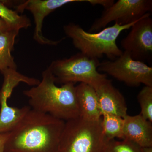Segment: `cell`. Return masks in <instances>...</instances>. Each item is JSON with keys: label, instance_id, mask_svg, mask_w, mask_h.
I'll return each instance as SVG.
<instances>
[{"label": "cell", "instance_id": "6da1fadb", "mask_svg": "<svg viewBox=\"0 0 152 152\" xmlns=\"http://www.w3.org/2000/svg\"><path fill=\"white\" fill-rule=\"evenodd\" d=\"M65 124L31 109L10 132L4 152H58Z\"/></svg>", "mask_w": 152, "mask_h": 152}, {"label": "cell", "instance_id": "7a4b0ae2", "mask_svg": "<svg viewBox=\"0 0 152 152\" xmlns=\"http://www.w3.org/2000/svg\"><path fill=\"white\" fill-rule=\"evenodd\" d=\"M23 94L28 98L31 109L36 111L65 122L80 116L75 84L58 86L48 68L42 73V81L39 84L25 90Z\"/></svg>", "mask_w": 152, "mask_h": 152}, {"label": "cell", "instance_id": "3957f363", "mask_svg": "<svg viewBox=\"0 0 152 152\" xmlns=\"http://www.w3.org/2000/svg\"><path fill=\"white\" fill-rule=\"evenodd\" d=\"M138 21L124 26L115 23L111 26L96 33L86 31L80 26L72 23L64 26V30L80 53L97 59L105 56L113 61L123 53L117 45L118 37L123 31L131 28Z\"/></svg>", "mask_w": 152, "mask_h": 152}, {"label": "cell", "instance_id": "277c9868", "mask_svg": "<svg viewBox=\"0 0 152 152\" xmlns=\"http://www.w3.org/2000/svg\"><path fill=\"white\" fill-rule=\"evenodd\" d=\"M107 142L102 118L90 121L79 117L65 122L58 152H104Z\"/></svg>", "mask_w": 152, "mask_h": 152}, {"label": "cell", "instance_id": "5b68a950", "mask_svg": "<svg viewBox=\"0 0 152 152\" xmlns=\"http://www.w3.org/2000/svg\"><path fill=\"white\" fill-rule=\"evenodd\" d=\"M99 63V59L79 53L68 58L53 61L48 69L53 75L56 84L80 82L96 89L108 80L107 75L98 71Z\"/></svg>", "mask_w": 152, "mask_h": 152}, {"label": "cell", "instance_id": "8992f818", "mask_svg": "<svg viewBox=\"0 0 152 152\" xmlns=\"http://www.w3.org/2000/svg\"><path fill=\"white\" fill-rule=\"evenodd\" d=\"M99 72L108 75L130 87H138L142 84L152 87V67L143 62L136 61L127 52L113 61L100 62Z\"/></svg>", "mask_w": 152, "mask_h": 152}, {"label": "cell", "instance_id": "52a82bcc", "mask_svg": "<svg viewBox=\"0 0 152 152\" xmlns=\"http://www.w3.org/2000/svg\"><path fill=\"white\" fill-rule=\"evenodd\" d=\"M152 10V0H118L104 9L100 18L93 23L88 32L99 31L112 22L121 26L132 23Z\"/></svg>", "mask_w": 152, "mask_h": 152}, {"label": "cell", "instance_id": "ba28073f", "mask_svg": "<svg viewBox=\"0 0 152 152\" xmlns=\"http://www.w3.org/2000/svg\"><path fill=\"white\" fill-rule=\"evenodd\" d=\"M124 51L133 59L145 63L152 58V19L151 13L136 22L121 43Z\"/></svg>", "mask_w": 152, "mask_h": 152}, {"label": "cell", "instance_id": "9c48e42d", "mask_svg": "<svg viewBox=\"0 0 152 152\" xmlns=\"http://www.w3.org/2000/svg\"><path fill=\"white\" fill-rule=\"evenodd\" d=\"M87 2L88 0H28L22 1L15 6L17 12L30 11L33 15L35 25L34 39L41 45H57L64 38L58 41H53L45 37L42 34L44 19L49 14L62 6L74 2Z\"/></svg>", "mask_w": 152, "mask_h": 152}, {"label": "cell", "instance_id": "30bf717a", "mask_svg": "<svg viewBox=\"0 0 152 152\" xmlns=\"http://www.w3.org/2000/svg\"><path fill=\"white\" fill-rule=\"evenodd\" d=\"M97 95L102 115H113L124 118L127 115V107L122 94L112 84L107 81L95 89Z\"/></svg>", "mask_w": 152, "mask_h": 152}, {"label": "cell", "instance_id": "8fae6325", "mask_svg": "<svg viewBox=\"0 0 152 152\" xmlns=\"http://www.w3.org/2000/svg\"><path fill=\"white\" fill-rule=\"evenodd\" d=\"M124 139L129 140L142 148L152 147V123L140 114L127 115L124 118Z\"/></svg>", "mask_w": 152, "mask_h": 152}, {"label": "cell", "instance_id": "7c38bea8", "mask_svg": "<svg viewBox=\"0 0 152 152\" xmlns=\"http://www.w3.org/2000/svg\"><path fill=\"white\" fill-rule=\"evenodd\" d=\"M80 116L90 121H99L102 115L96 91L89 85L80 83L76 86Z\"/></svg>", "mask_w": 152, "mask_h": 152}, {"label": "cell", "instance_id": "4fadbf2b", "mask_svg": "<svg viewBox=\"0 0 152 152\" xmlns=\"http://www.w3.org/2000/svg\"><path fill=\"white\" fill-rule=\"evenodd\" d=\"M0 134L10 132L31 109L29 106L19 108L8 104V99L0 98Z\"/></svg>", "mask_w": 152, "mask_h": 152}, {"label": "cell", "instance_id": "5bb4252c", "mask_svg": "<svg viewBox=\"0 0 152 152\" xmlns=\"http://www.w3.org/2000/svg\"><path fill=\"white\" fill-rule=\"evenodd\" d=\"M19 31H12L0 34V71L7 69H16L17 66L12 55L16 37Z\"/></svg>", "mask_w": 152, "mask_h": 152}, {"label": "cell", "instance_id": "9a60e30c", "mask_svg": "<svg viewBox=\"0 0 152 152\" xmlns=\"http://www.w3.org/2000/svg\"><path fill=\"white\" fill-rule=\"evenodd\" d=\"M102 126L107 141L115 138L124 140L123 118L113 115H103L102 117Z\"/></svg>", "mask_w": 152, "mask_h": 152}, {"label": "cell", "instance_id": "2e32d148", "mask_svg": "<svg viewBox=\"0 0 152 152\" xmlns=\"http://www.w3.org/2000/svg\"><path fill=\"white\" fill-rule=\"evenodd\" d=\"M0 18L2 19L12 31H18L27 28L31 21L26 15H20L16 11L9 9L0 1Z\"/></svg>", "mask_w": 152, "mask_h": 152}, {"label": "cell", "instance_id": "e0dca14e", "mask_svg": "<svg viewBox=\"0 0 152 152\" xmlns=\"http://www.w3.org/2000/svg\"><path fill=\"white\" fill-rule=\"evenodd\" d=\"M142 116L152 123V87L145 86L137 95Z\"/></svg>", "mask_w": 152, "mask_h": 152}, {"label": "cell", "instance_id": "ac0fdd59", "mask_svg": "<svg viewBox=\"0 0 152 152\" xmlns=\"http://www.w3.org/2000/svg\"><path fill=\"white\" fill-rule=\"evenodd\" d=\"M122 141L114 140L106 144L104 152H142V148L133 142L124 139Z\"/></svg>", "mask_w": 152, "mask_h": 152}, {"label": "cell", "instance_id": "d6986e66", "mask_svg": "<svg viewBox=\"0 0 152 152\" xmlns=\"http://www.w3.org/2000/svg\"><path fill=\"white\" fill-rule=\"evenodd\" d=\"M115 1L114 0H88V2L93 6L101 5L106 9L112 5Z\"/></svg>", "mask_w": 152, "mask_h": 152}, {"label": "cell", "instance_id": "ffe728a7", "mask_svg": "<svg viewBox=\"0 0 152 152\" xmlns=\"http://www.w3.org/2000/svg\"><path fill=\"white\" fill-rule=\"evenodd\" d=\"M10 132L0 134V152L4 151L5 146L8 139Z\"/></svg>", "mask_w": 152, "mask_h": 152}, {"label": "cell", "instance_id": "44dd1931", "mask_svg": "<svg viewBox=\"0 0 152 152\" xmlns=\"http://www.w3.org/2000/svg\"><path fill=\"white\" fill-rule=\"evenodd\" d=\"M5 22L0 18V34L12 31Z\"/></svg>", "mask_w": 152, "mask_h": 152}, {"label": "cell", "instance_id": "7402d4cb", "mask_svg": "<svg viewBox=\"0 0 152 152\" xmlns=\"http://www.w3.org/2000/svg\"><path fill=\"white\" fill-rule=\"evenodd\" d=\"M142 152H152V147L142 148Z\"/></svg>", "mask_w": 152, "mask_h": 152}]
</instances>
